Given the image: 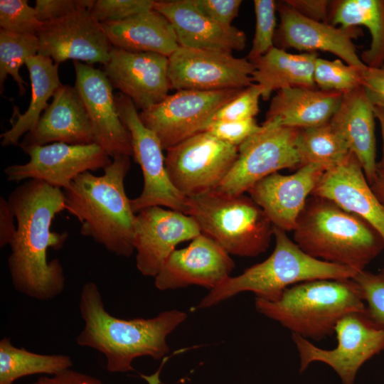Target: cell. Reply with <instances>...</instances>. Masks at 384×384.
<instances>
[{
  "instance_id": "1",
  "label": "cell",
  "mask_w": 384,
  "mask_h": 384,
  "mask_svg": "<svg viewBox=\"0 0 384 384\" xmlns=\"http://www.w3.org/2000/svg\"><path fill=\"white\" fill-rule=\"evenodd\" d=\"M17 230L9 245L8 267L15 289L31 298L47 301L59 295L65 278L58 259L48 260L49 247L60 250L68 233L52 232L55 215L65 210L63 191L38 180L28 179L9 194Z\"/></svg>"
},
{
  "instance_id": "2",
  "label": "cell",
  "mask_w": 384,
  "mask_h": 384,
  "mask_svg": "<svg viewBox=\"0 0 384 384\" xmlns=\"http://www.w3.org/2000/svg\"><path fill=\"white\" fill-rule=\"evenodd\" d=\"M79 308L85 326L76 342L102 353L111 373L132 370V363L139 357L165 358L170 351L167 336L187 318L186 313L176 309L150 319L113 316L105 310L100 292L92 282L83 284Z\"/></svg>"
},
{
  "instance_id": "3",
  "label": "cell",
  "mask_w": 384,
  "mask_h": 384,
  "mask_svg": "<svg viewBox=\"0 0 384 384\" xmlns=\"http://www.w3.org/2000/svg\"><path fill=\"white\" fill-rule=\"evenodd\" d=\"M130 166L129 156H116L102 175L82 173L63 190L65 210L80 221V234L125 257L134 250L136 214L124 188Z\"/></svg>"
},
{
  "instance_id": "4",
  "label": "cell",
  "mask_w": 384,
  "mask_h": 384,
  "mask_svg": "<svg viewBox=\"0 0 384 384\" xmlns=\"http://www.w3.org/2000/svg\"><path fill=\"white\" fill-rule=\"evenodd\" d=\"M293 232L294 242L307 255L357 272L384 249L383 237L368 222L316 196L308 198Z\"/></svg>"
},
{
  "instance_id": "5",
  "label": "cell",
  "mask_w": 384,
  "mask_h": 384,
  "mask_svg": "<svg viewBox=\"0 0 384 384\" xmlns=\"http://www.w3.org/2000/svg\"><path fill=\"white\" fill-rule=\"evenodd\" d=\"M274 249L265 260L238 276L227 278L210 290L196 309L210 307L244 292L275 302L289 286L316 279H353L359 272L311 257L289 239L284 230L274 226Z\"/></svg>"
},
{
  "instance_id": "6",
  "label": "cell",
  "mask_w": 384,
  "mask_h": 384,
  "mask_svg": "<svg viewBox=\"0 0 384 384\" xmlns=\"http://www.w3.org/2000/svg\"><path fill=\"white\" fill-rule=\"evenodd\" d=\"M256 310L292 334L320 341L331 336L345 315L365 311L366 304L353 279H316L292 285L275 302L255 297Z\"/></svg>"
},
{
  "instance_id": "7",
  "label": "cell",
  "mask_w": 384,
  "mask_h": 384,
  "mask_svg": "<svg viewBox=\"0 0 384 384\" xmlns=\"http://www.w3.org/2000/svg\"><path fill=\"white\" fill-rule=\"evenodd\" d=\"M187 214L201 233L229 255L256 257L265 252L274 237V225L255 201L243 194L218 190L188 198Z\"/></svg>"
},
{
  "instance_id": "8",
  "label": "cell",
  "mask_w": 384,
  "mask_h": 384,
  "mask_svg": "<svg viewBox=\"0 0 384 384\" xmlns=\"http://www.w3.org/2000/svg\"><path fill=\"white\" fill-rule=\"evenodd\" d=\"M261 129L238 146L231 169L217 189L242 195L264 178L285 169H299L296 139L299 129L264 122Z\"/></svg>"
},
{
  "instance_id": "9",
  "label": "cell",
  "mask_w": 384,
  "mask_h": 384,
  "mask_svg": "<svg viewBox=\"0 0 384 384\" xmlns=\"http://www.w3.org/2000/svg\"><path fill=\"white\" fill-rule=\"evenodd\" d=\"M238 155V147L204 131L168 149L165 166L174 187L188 198L217 189Z\"/></svg>"
},
{
  "instance_id": "10",
  "label": "cell",
  "mask_w": 384,
  "mask_h": 384,
  "mask_svg": "<svg viewBox=\"0 0 384 384\" xmlns=\"http://www.w3.org/2000/svg\"><path fill=\"white\" fill-rule=\"evenodd\" d=\"M114 98L120 119L131 134L132 157L140 166L144 178L141 194L130 200L132 210L136 214L148 207L161 206L187 214L188 198L169 178L159 139L142 124L129 97L118 92Z\"/></svg>"
},
{
  "instance_id": "11",
  "label": "cell",
  "mask_w": 384,
  "mask_h": 384,
  "mask_svg": "<svg viewBox=\"0 0 384 384\" xmlns=\"http://www.w3.org/2000/svg\"><path fill=\"white\" fill-rule=\"evenodd\" d=\"M338 344L331 350L316 346L306 338L292 334L299 352L302 373L316 361L330 367L343 384H354L361 366L384 350V329L375 324L365 311H355L343 316L336 324Z\"/></svg>"
},
{
  "instance_id": "12",
  "label": "cell",
  "mask_w": 384,
  "mask_h": 384,
  "mask_svg": "<svg viewBox=\"0 0 384 384\" xmlns=\"http://www.w3.org/2000/svg\"><path fill=\"white\" fill-rule=\"evenodd\" d=\"M244 89V88H243ZM243 89L215 91L181 90L139 114L142 124L154 133L164 150L201 132L217 111Z\"/></svg>"
},
{
  "instance_id": "13",
  "label": "cell",
  "mask_w": 384,
  "mask_h": 384,
  "mask_svg": "<svg viewBox=\"0 0 384 384\" xmlns=\"http://www.w3.org/2000/svg\"><path fill=\"white\" fill-rule=\"evenodd\" d=\"M254 65L233 53L179 46L169 57L171 89L215 91L243 89L253 83Z\"/></svg>"
},
{
  "instance_id": "14",
  "label": "cell",
  "mask_w": 384,
  "mask_h": 384,
  "mask_svg": "<svg viewBox=\"0 0 384 384\" xmlns=\"http://www.w3.org/2000/svg\"><path fill=\"white\" fill-rule=\"evenodd\" d=\"M29 161L4 169L9 181L35 179L60 189L68 188L80 174L105 169L112 158L97 144L72 145L52 143L27 152Z\"/></svg>"
},
{
  "instance_id": "15",
  "label": "cell",
  "mask_w": 384,
  "mask_h": 384,
  "mask_svg": "<svg viewBox=\"0 0 384 384\" xmlns=\"http://www.w3.org/2000/svg\"><path fill=\"white\" fill-rule=\"evenodd\" d=\"M201 233L196 220L183 213L161 206L141 210L134 220L137 270L144 276L155 277L179 243Z\"/></svg>"
},
{
  "instance_id": "16",
  "label": "cell",
  "mask_w": 384,
  "mask_h": 384,
  "mask_svg": "<svg viewBox=\"0 0 384 384\" xmlns=\"http://www.w3.org/2000/svg\"><path fill=\"white\" fill-rule=\"evenodd\" d=\"M36 36L38 54L58 65L72 60L105 65L112 48L102 23L92 16L90 10L77 11L45 23Z\"/></svg>"
},
{
  "instance_id": "17",
  "label": "cell",
  "mask_w": 384,
  "mask_h": 384,
  "mask_svg": "<svg viewBox=\"0 0 384 384\" xmlns=\"http://www.w3.org/2000/svg\"><path fill=\"white\" fill-rule=\"evenodd\" d=\"M73 62L74 87L86 110L95 144L112 159L119 155L132 156L131 134L120 119L113 87L107 77L91 65Z\"/></svg>"
},
{
  "instance_id": "18",
  "label": "cell",
  "mask_w": 384,
  "mask_h": 384,
  "mask_svg": "<svg viewBox=\"0 0 384 384\" xmlns=\"http://www.w3.org/2000/svg\"><path fill=\"white\" fill-rule=\"evenodd\" d=\"M234 267L230 255L201 233L187 247L171 253L155 276L154 285L161 291L191 285L211 290L230 277Z\"/></svg>"
},
{
  "instance_id": "19",
  "label": "cell",
  "mask_w": 384,
  "mask_h": 384,
  "mask_svg": "<svg viewBox=\"0 0 384 384\" xmlns=\"http://www.w3.org/2000/svg\"><path fill=\"white\" fill-rule=\"evenodd\" d=\"M169 58L151 52H130L112 47L104 73L113 88L146 110L164 100L171 88Z\"/></svg>"
},
{
  "instance_id": "20",
  "label": "cell",
  "mask_w": 384,
  "mask_h": 384,
  "mask_svg": "<svg viewBox=\"0 0 384 384\" xmlns=\"http://www.w3.org/2000/svg\"><path fill=\"white\" fill-rule=\"evenodd\" d=\"M326 169L311 164L302 166L293 174L277 172L258 181L247 192L274 227L293 231L308 198Z\"/></svg>"
},
{
  "instance_id": "21",
  "label": "cell",
  "mask_w": 384,
  "mask_h": 384,
  "mask_svg": "<svg viewBox=\"0 0 384 384\" xmlns=\"http://www.w3.org/2000/svg\"><path fill=\"white\" fill-rule=\"evenodd\" d=\"M55 142L95 144L84 105L75 87L68 85L57 89L34 129L24 135L18 146L26 153L33 147Z\"/></svg>"
},
{
  "instance_id": "22",
  "label": "cell",
  "mask_w": 384,
  "mask_h": 384,
  "mask_svg": "<svg viewBox=\"0 0 384 384\" xmlns=\"http://www.w3.org/2000/svg\"><path fill=\"white\" fill-rule=\"evenodd\" d=\"M277 11L280 19L277 36L282 46L306 53L327 51L348 65L362 70L366 68L353 43V38L359 32L357 28H336L329 23L309 19L283 1L277 4Z\"/></svg>"
},
{
  "instance_id": "23",
  "label": "cell",
  "mask_w": 384,
  "mask_h": 384,
  "mask_svg": "<svg viewBox=\"0 0 384 384\" xmlns=\"http://www.w3.org/2000/svg\"><path fill=\"white\" fill-rule=\"evenodd\" d=\"M311 196L331 200L363 218L384 240V204L373 191L353 153L350 152L343 161L324 172Z\"/></svg>"
},
{
  "instance_id": "24",
  "label": "cell",
  "mask_w": 384,
  "mask_h": 384,
  "mask_svg": "<svg viewBox=\"0 0 384 384\" xmlns=\"http://www.w3.org/2000/svg\"><path fill=\"white\" fill-rule=\"evenodd\" d=\"M154 9L171 23L179 46L233 53L246 46L245 32L211 19L190 0L155 1Z\"/></svg>"
},
{
  "instance_id": "25",
  "label": "cell",
  "mask_w": 384,
  "mask_h": 384,
  "mask_svg": "<svg viewBox=\"0 0 384 384\" xmlns=\"http://www.w3.org/2000/svg\"><path fill=\"white\" fill-rule=\"evenodd\" d=\"M375 114L363 88L343 95L329 123L359 161L369 184L377 173Z\"/></svg>"
},
{
  "instance_id": "26",
  "label": "cell",
  "mask_w": 384,
  "mask_h": 384,
  "mask_svg": "<svg viewBox=\"0 0 384 384\" xmlns=\"http://www.w3.org/2000/svg\"><path fill=\"white\" fill-rule=\"evenodd\" d=\"M343 94L315 88L282 89L272 97L265 122L303 129L329 122L339 108Z\"/></svg>"
},
{
  "instance_id": "27",
  "label": "cell",
  "mask_w": 384,
  "mask_h": 384,
  "mask_svg": "<svg viewBox=\"0 0 384 384\" xmlns=\"http://www.w3.org/2000/svg\"><path fill=\"white\" fill-rule=\"evenodd\" d=\"M102 26L114 48L169 58L179 47L171 23L154 9L122 21L102 23Z\"/></svg>"
},
{
  "instance_id": "28",
  "label": "cell",
  "mask_w": 384,
  "mask_h": 384,
  "mask_svg": "<svg viewBox=\"0 0 384 384\" xmlns=\"http://www.w3.org/2000/svg\"><path fill=\"white\" fill-rule=\"evenodd\" d=\"M316 53L293 54L273 47L252 61L253 82L262 88V98L270 99L274 91L292 87L315 88L314 70Z\"/></svg>"
},
{
  "instance_id": "29",
  "label": "cell",
  "mask_w": 384,
  "mask_h": 384,
  "mask_svg": "<svg viewBox=\"0 0 384 384\" xmlns=\"http://www.w3.org/2000/svg\"><path fill=\"white\" fill-rule=\"evenodd\" d=\"M31 85V97L23 114L14 111L17 119L9 130L0 135L3 146L18 145L19 139L34 129L41 116L48 106L57 89L62 85L59 78L58 64L49 57L39 54L26 62Z\"/></svg>"
},
{
  "instance_id": "30",
  "label": "cell",
  "mask_w": 384,
  "mask_h": 384,
  "mask_svg": "<svg viewBox=\"0 0 384 384\" xmlns=\"http://www.w3.org/2000/svg\"><path fill=\"white\" fill-rule=\"evenodd\" d=\"M331 25L351 28L366 26L370 33L371 43L361 54L368 67L381 68L384 63V1L341 0L332 3Z\"/></svg>"
},
{
  "instance_id": "31",
  "label": "cell",
  "mask_w": 384,
  "mask_h": 384,
  "mask_svg": "<svg viewBox=\"0 0 384 384\" xmlns=\"http://www.w3.org/2000/svg\"><path fill=\"white\" fill-rule=\"evenodd\" d=\"M73 366L65 355H43L13 346L10 338L0 341V384H13L18 378L37 373L55 375Z\"/></svg>"
},
{
  "instance_id": "32",
  "label": "cell",
  "mask_w": 384,
  "mask_h": 384,
  "mask_svg": "<svg viewBox=\"0 0 384 384\" xmlns=\"http://www.w3.org/2000/svg\"><path fill=\"white\" fill-rule=\"evenodd\" d=\"M296 147L300 158V167L315 164L329 169L343 161L351 152L329 122L299 129Z\"/></svg>"
},
{
  "instance_id": "33",
  "label": "cell",
  "mask_w": 384,
  "mask_h": 384,
  "mask_svg": "<svg viewBox=\"0 0 384 384\" xmlns=\"http://www.w3.org/2000/svg\"><path fill=\"white\" fill-rule=\"evenodd\" d=\"M38 38L36 35L17 34L0 29V92L4 82L11 75L18 87L19 95H23L28 84L19 73L28 58L38 54Z\"/></svg>"
},
{
  "instance_id": "34",
  "label": "cell",
  "mask_w": 384,
  "mask_h": 384,
  "mask_svg": "<svg viewBox=\"0 0 384 384\" xmlns=\"http://www.w3.org/2000/svg\"><path fill=\"white\" fill-rule=\"evenodd\" d=\"M364 70L344 64L340 59L329 60L318 57L314 65V80L320 90L343 95L362 87Z\"/></svg>"
},
{
  "instance_id": "35",
  "label": "cell",
  "mask_w": 384,
  "mask_h": 384,
  "mask_svg": "<svg viewBox=\"0 0 384 384\" xmlns=\"http://www.w3.org/2000/svg\"><path fill=\"white\" fill-rule=\"evenodd\" d=\"M43 23L38 21L34 7L27 0L0 1V27L17 34L37 35Z\"/></svg>"
},
{
  "instance_id": "36",
  "label": "cell",
  "mask_w": 384,
  "mask_h": 384,
  "mask_svg": "<svg viewBox=\"0 0 384 384\" xmlns=\"http://www.w3.org/2000/svg\"><path fill=\"white\" fill-rule=\"evenodd\" d=\"M255 31L252 48L247 55L250 62L274 47L277 3L274 0H255Z\"/></svg>"
},
{
  "instance_id": "37",
  "label": "cell",
  "mask_w": 384,
  "mask_h": 384,
  "mask_svg": "<svg viewBox=\"0 0 384 384\" xmlns=\"http://www.w3.org/2000/svg\"><path fill=\"white\" fill-rule=\"evenodd\" d=\"M353 279L361 289L366 314L384 329V267L376 273L361 271Z\"/></svg>"
},
{
  "instance_id": "38",
  "label": "cell",
  "mask_w": 384,
  "mask_h": 384,
  "mask_svg": "<svg viewBox=\"0 0 384 384\" xmlns=\"http://www.w3.org/2000/svg\"><path fill=\"white\" fill-rule=\"evenodd\" d=\"M262 94V87L253 82L219 109L214 114L212 122L255 118L259 112V100Z\"/></svg>"
},
{
  "instance_id": "39",
  "label": "cell",
  "mask_w": 384,
  "mask_h": 384,
  "mask_svg": "<svg viewBox=\"0 0 384 384\" xmlns=\"http://www.w3.org/2000/svg\"><path fill=\"white\" fill-rule=\"evenodd\" d=\"M153 0H97L90 10L100 23L122 21L154 9Z\"/></svg>"
},
{
  "instance_id": "40",
  "label": "cell",
  "mask_w": 384,
  "mask_h": 384,
  "mask_svg": "<svg viewBox=\"0 0 384 384\" xmlns=\"http://www.w3.org/2000/svg\"><path fill=\"white\" fill-rule=\"evenodd\" d=\"M262 128L255 118L233 120L213 121L206 128L208 132L220 140L238 147L249 137Z\"/></svg>"
},
{
  "instance_id": "41",
  "label": "cell",
  "mask_w": 384,
  "mask_h": 384,
  "mask_svg": "<svg viewBox=\"0 0 384 384\" xmlns=\"http://www.w3.org/2000/svg\"><path fill=\"white\" fill-rule=\"evenodd\" d=\"M94 3L93 0H37L34 8L38 21L45 24L77 11L90 10Z\"/></svg>"
},
{
  "instance_id": "42",
  "label": "cell",
  "mask_w": 384,
  "mask_h": 384,
  "mask_svg": "<svg viewBox=\"0 0 384 384\" xmlns=\"http://www.w3.org/2000/svg\"><path fill=\"white\" fill-rule=\"evenodd\" d=\"M201 12L225 26H232L237 17L241 0H190Z\"/></svg>"
},
{
  "instance_id": "43",
  "label": "cell",
  "mask_w": 384,
  "mask_h": 384,
  "mask_svg": "<svg viewBox=\"0 0 384 384\" xmlns=\"http://www.w3.org/2000/svg\"><path fill=\"white\" fill-rule=\"evenodd\" d=\"M362 88L373 107L384 109V68L367 66L363 72Z\"/></svg>"
},
{
  "instance_id": "44",
  "label": "cell",
  "mask_w": 384,
  "mask_h": 384,
  "mask_svg": "<svg viewBox=\"0 0 384 384\" xmlns=\"http://www.w3.org/2000/svg\"><path fill=\"white\" fill-rule=\"evenodd\" d=\"M288 6L309 19L329 23V9L331 1L326 0H287Z\"/></svg>"
},
{
  "instance_id": "45",
  "label": "cell",
  "mask_w": 384,
  "mask_h": 384,
  "mask_svg": "<svg viewBox=\"0 0 384 384\" xmlns=\"http://www.w3.org/2000/svg\"><path fill=\"white\" fill-rule=\"evenodd\" d=\"M15 214L8 199L0 198V247L2 248L10 245L16 233L17 225H15Z\"/></svg>"
},
{
  "instance_id": "46",
  "label": "cell",
  "mask_w": 384,
  "mask_h": 384,
  "mask_svg": "<svg viewBox=\"0 0 384 384\" xmlns=\"http://www.w3.org/2000/svg\"><path fill=\"white\" fill-rule=\"evenodd\" d=\"M31 384H105L100 380L72 369L65 370L52 377H40Z\"/></svg>"
},
{
  "instance_id": "47",
  "label": "cell",
  "mask_w": 384,
  "mask_h": 384,
  "mask_svg": "<svg viewBox=\"0 0 384 384\" xmlns=\"http://www.w3.org/2000/svg\"><path fill=\"white\" fill-rule=\"evenodd\" d=\"M370 186L377 198L384 204V169H377L376 176Z\"/></svg>"
},
{
  "instance_id": "48",
  "label": "cell",
  "mask_w": 384,
  "mask_h": 384,
  "mask_svg": "<svg viewBox=\"0 0 384 384\" xmlns=\"http://www.w3.org/2000/svg\"><path fill=\"white\" fill-rule=\"evenodd\" d=\"M375 118L378 119L383 138V156L380 162L378 163V169H384V109L380 107H373Z\"/></svg>"
},
{
  "instance_id": "49",
  "label": "cell",
  "mask_w": 384,
  "mask_h": 384,
  "mask_svg": "<svg viewBox=\"0 0 384 384\" xmlns=\"http://www.w3.org/2000/svg\"><path fill=\"white\" fill-rule=\"evenodd\" d=\"M167 359H168L167 357H165L163 358L161 365L154 373L151 375H149L142 374L141 375L142 378H144L147 382L148 384H160L159 375L161 371V368H163Z\"/></svg>"
}]
</instances>
